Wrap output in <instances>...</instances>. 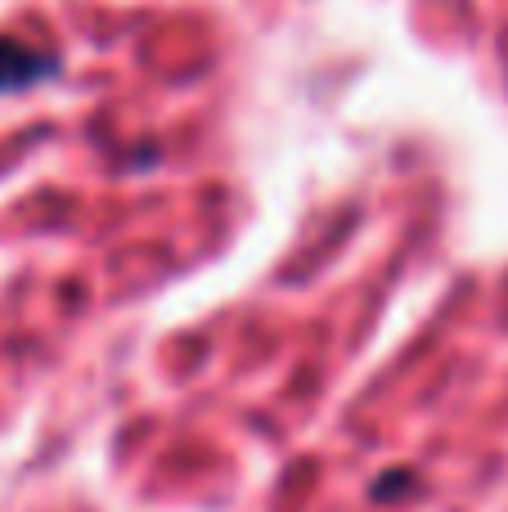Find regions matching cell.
Returning <instances> with one entry per match:
<instances>
[{
  "mask_svg": "<svg viewBox=\"0 0 508 512\" xmlns=\"http://www.w3.org/2000/svg\"><path fill=\"white\" fill-rule=\"evenodd\" d=\"M405 486H410V477H405V468H401V472H392V477H387V481H383V486H378V490H374V495H378V499H383V495H392V490H405Z\"/></svg>",
  "mask_w": 508,
  "mask_h": 512,
  "instance_id": "7a4b0ae2",
  "label": "cell"
},
{
  "mask_svg": "<svg viewBox=\"0 0 508 512\" xmlns=\"http://www.w3.org/2000/svg\"><path fill=\"white\" fill-rule=\"evenodd\" d=\"M59 68V59L27 41H14V36H0V90H23L45 81Z\"/></svg>",
  "mask_w": 508,
  "mask_h": 512,
  "instance_id": "6da1fadb",
  "label": "cell"
}]
</instances>
